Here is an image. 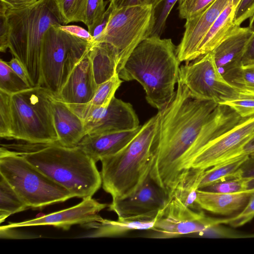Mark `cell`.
<instances>
[{"label":"cell","mask_w":254,"mask_h":254,"mask_svg":"<svg viewBox=\"0 0 254 254\" xmlns=\"http://www.w3.org/2000/svg\"><path fill=\"white\" fill-rule=\"evenodd\" d=\"M171 103L158 112L151 179L171 197L182 172L209 142L241 122L231 108L193 98L179 80Z\"/></svg>","instance_id":"obj_1"},{"label":"cell","mask_w":254,"mask_h":254,"mask_svg":"<svg viewBox=\"0 0 254 254\" xmlns=\"http://www.w3.org/2000/svg\"><path fill=\"white\" fill-rule=\"evenodd\" d=\"M180 63L171 39L153 35L138 45L118 75L123 81L138 82L148 103L159 111L174 97Z\"/></svg>","instance_id":"obj_2"},{"label":"cell","mask_w":254,"mask_h":254,"mask_svg":"<svg viewBox=\"0 0 254 254\" xmlns=\"http://www.w3.org/2000/svg\"><path fill=\"white\" fill-rule=\"evenodd\" d=\"M22 141L2 145L17 152L74 197H92L101 187V173L96 163L77 146Z\"/></svg>","instance_id":"obj_3"},{"label":"cell","mask_w":254,"mask_h":254,"mask_svg":"<svg viewBox=\"0 0 254 254\" xmlns=\"http://www.w3.org/2000/svg\"><path fill=\"white\" fill-rule=\"evenodd\" d=\"M158 120L157 113L141 125L138 132L123 149L100 160L102 187L112 199L134 194L149 176Z\"/></svg>","instance_id":"obj_4"},{"label":"cell","mask_w":254,"mask_h":254,"mask_svg":"<svg viewBox=\"0 0 254 254\" xmlns=\"http://www.w3.org/2000/svg\"><path fill=\"white\" fill-rule=\"evenodd\" d=\"M8 48L25 67L32 87L41 86V55L43 39L49 27L64 25L55 0H38L19 10L7 9Z\"/></svg>","instance_id":"obj_5"},{"label":"cell","mask_w":254,"mask_h":254,"mask_svg":"<svg viewBox=\"0 0 254 254\" xmlns=\"http://www.w3.org/2000/svg\"><path fill=\"white\" fill-rule=\"evenodd\" d=\"M0 174L29 208H41L74 197L17 152L2 145Z\"/></svg>","instance_id":"obj_6"},{"label":"cell","mask_w":254,"mask_h":254,"mask_svg":"<svg viewBox=\"0 0 254 254\" xmlns=\"http://www.w3.org/2000/svg\"><path fill=\"white\" fill-rule=\"evenodd\" d=\"M54 97L42 86L11 95L12 139L34 143L58 142L52 110Z\"/></svg>","instance_id":"obj_7"},{"label":"cell","mask_w":254,"mask_h":254,"mask_svg":"<svg viewBox=\"0 0 254 254\" xmlns=\"http://www.w3.org/2000/svg\"><path fill=\"white\" fill-rule=\"evenodd\" d=\"M92 43L51 25L44 34L41 55V86L57 97Z\"/></svg>","instance_id":"obj_8"},{"label":"cell","mask_w":254,"mask_h":254,"mask_svg":"<svg viewBox=\"0 0 254 254\" xmlns=\"http://www.w3.org/2000/svg\"><path fill=\"white\" fill-rule=\"evenodd\" d=\"M155 11L152 5L113 8L107 26L97 42L108 43L116 49L118 74L134 49L151 35L155 23Z\"/></svg>","instance_id":"obj_9"},{"label":"cell","mask_w":254,"mask_h":254,"mask_svg":"<svg viewBox=\"0 0 254 254\" xmlns=\"http://www.w3.org/2000/svg\"><path fill=\"white\" fill-rule=\"evenodd\" d=\"M178 80L193 98L219 104L252 94L224 78L215 65L211 52L180 66Z\"/></svg>","instance_id":"obj_10"},{"label":"cell","mask_w":254,"mask_h":254,"mask_svg":"<svg viewBox=\"0 0 254 254\" xmlns=\"http://www.w3.org/2000/svg\"><path fill=\"white\" fill-rule=\"evenodd\" d=\"M66 104L83 120L86 134L130 130L140 126L132 105L115 97L105 107Z\"/></svg>","instance_id":"obj_11"},{"label":"cell","mask_w":254,"mask_h":254,"mask_svg":"<svg viewBox=\"0 0 254 254\" xmlns=\"http://www.w3.org/2000/svg\"><path fill=\"white\" fill-rule=\"evenodd\" d=\"M221 218L206 215L202 210H194L172 196L160 212L153 227L155 238H170L193 233H201L221 224Z\"/></svg>","instance_id":"obj_12"},{"label":"cell","mask_w":254,"mask_h":254,"mask_svg":"<svg viewBox=\"0 0 254 254\" xmlns=\"http://www.w3.org/2000/svg\"><path fill=\"white\" fill-rule=\"evenodd\" d=\"M254 134V115L244 118L237 126L207 144L191 160L189 168L207 169L238 157L245 142Z\"/></svg>","instance_id":"obj_13"},{"label":"cell","mask_w":254,"mask_h":254,"mask_svg":"<svg viewBox=\"0 0 254 254\" xmlns=\"http://www.w3.org/2000/svg\"><path fill=\"white\" fill-rule=\"evenodd\" d=\"M169 199L149 176L134 194L124 199H112L108 207L118 218L151 220L157 218Z\"/></svg>","instance_id":"obj_14"},{"label":"cell","mask_w":254,"mask_h":254,"mask_svg":"<svg viewBox=\"0 0 254 254\" xmlns=\"http://www.w3.org/2000/svg\"><path fill=\"white\" fill-rule=\"evenodd\" d=\"M108 206L92 197L83 198L79 203L69 208L53 212L33 219L17 223H9L2 226L5 228H16L22 227L51 225L68 230L73 225H93L97 227L104 219L99 213Z\"/></svg>","instance_id":"obj_15"},{"label":"cell","mask_w":254,"mask_h":254,"mask_svg":"<svg viewBox=\"0 0 254 254\" xmlns=\"http://www.w3.org/2000/svg\"><path fill=\"white\" fill-rule=\"evenodd\" d=\"M230 0H215L201 12L186 20L182 40L177 47L180 62L199 57V46L206 34Z\"/></svg>","instance_id":"obj_16"},{"label":"cell","mask_w":254,"mask_h":254,"mask_svg":"<svg viewBox=\"0 0 254 254\" xmlns=\"http://www.w3.org/2000/svg\"><path fill=\"white\" fill-rule=\"evenodd\" d=\"M88 51L74 67L56 97L66 104L88 103L95 94L97 85Z\"/></svg>","instance_id":"obj_17"},{"label":"cell","mask_w":254,"mask_h":254,"mask_svg":"<svg viewBox=\"0 0 254 254\" xmlns=\"http://www.w3.org/2000/svg\"><path fill=\"white\" fill-rule=\"evenodd\" d=\"M253 33L248 27L240 26L211 51L215 65L225 79L241 66L244 52Z\"/></svg>","instance_id":"obj_18"},{"label":"cell","mask_w":254,"mask_h":254,"mask_svg":"<svg viewBox=\"0 0 254 254\" xmlns=\"http://www.w3.org/2000/svg\"><path fill=\"white\" fill-rule=\"evenodd\" d=\"M141 127L130 130L86 134L76 146L96 163L123 149L138 132Z\"/></svg>","instance_id":"obj_19"},{"label":"cell","mask_w":254,"mask_h":254,"mask_svg":"<svg viewBox=\"0 0 254 254\" xmlns=\"http://www.w3.org/2000/svg\"><path fill=\"white\" fill-rule=\"evenodd\" d=\"M52 110L58 142L66 147L76 146L86 134L83 120L55 96L52 100Z\"/></svg>","instance_id":"obj_20"},{"label":"cell","mask_w":254,"mask_h":254,"mask_svg":"<svg viewBox=\"0 0 254 254\" xmlns=\"http://www.w3.org/2000/svg\"><path fill=\"white\" fill-rule=\"evenodd\" d=\"M254 191V190L224 193L199 189L196 202L201 210L226 217H232L244 208Z\"/></svg>","instance_id":"obj_21"},{"label":"cell","mask_w":254,"mask_h":254,"mask_svg":"<svg viewBox=\"0 0 254 254\" xmlns=\"http://www.w3.org/2000/svg\"><path fill=\"white\" fill-rule=\"evenodd\" d=\"M241 0H230L214 22L199 48V57L211 52L238 27L234 22L235 13Z\"/></svg>","instance_id":"obj_22"},{"label":"cell","mask_w":254,"mask_h":254,"mask_svg":"<svg viewBox=\"0 0 254 254\" xmlns=\"http://www.w3.org/2000/svg\"><path fill=\"white\" fill-rule=\"evenodd\" d=\"M88 54L97 85L118 74V55L112 45L106 42L93 43Z\"/></svg>","instance_id":"obj_23"},{"label":"cell","mask_w":254,"mask_h":254,"mask_svg":"<svg viewBox=\"0 0 254 254\" xmlns=\"http://www.w3.org/2000/svg\"><path fill=\"white\" fill-rule=\"evenodd\" d=\"M205 170L195 168H189L185 170L172 196L176 197L193 209L201 210L196 204V199L197 192Z\"/></svg>","instance_id":"obj_24"},{"label":"cell","mask_w":254,"mask_h":254,"mask_svg":"<svg viewBox=\"0 0 254 254\" xmlns=\"http://www.w3.org/2000/svg\"><path fill=\"white\" fill-rule=\"evenodd\" d=\"M157 218L151 220L118 218L117 220H111L104 219L96 227L98 228L96 234L99 237H117L133 231L151 230Z\"/></svg>","instance_id":"obj_25"},{"label":"cell","mask_w":254,"mask_h":254,"mask_svg":"<svg viewBox=\"0 0 254 254\" xmlns=\"http://www.w3.org/2000/svg\"><path fill=\"white\" fill-rule=\"evenodd\" d=\"M30 208L0 174V222L16 213Z\"/></svg>","instance_id":"obj_26"},{"label":"cell","mask_w":254,"mask_h":254,"mask_svg":"<svg viewBox=\"0 0 254 254\" xmlns=\"http://www.w3.org/2000/svg\"><path fill=\"white\" fill-rule=\"evenodd\" d=\"M248 157V155L239 156L206 169L200 183L199 189L234 175Z\"/></svg>","instance_id":"obj_27"},{"label":"cell","mask_w":254,"mask_h":254,"mask_svg":"<svg viewBox=\"0 0 254 254\" xmlns=\"http://www.w3.org/2000/svg\"><path fill=\"white\" fill-rule=\"evenodd\" d=\"M31 88L8 65L0 60V90L13 95Z\"/></svg>","instance_id":"obj_28"},{"label":"cell","mask_w":254,"mask_h":254,"mask_svg":"<svg viewBox=\"0 0 254 254\" xmlns=\"http://www.w3.org/2000/svg\"><path fill=\"white\" fill-rule=\"evenodd\" d=\"M123 81L118 74H116L110 79L98 85L93 97L88 103L97 106H107Z\"/></svg>","instance_id":"obj_29"},{"label":"cell","mask_w":254,"mask_h":254,"mask_svg":"<svg viewBox=\"0 0 254 254\" xmlns=\"http://www.w3.org/2000/svg\"><path fill=\"white\" fill-rule=\"evenodd\" d=\"M64 24L82 22L86 0H55Z\"/></svg>","instance_id":"obj_30"},{"label":"cell","mask_w":254,"mask_h":254,"mask_svg":"<svg viewBox=\"0 0 254 254\" xmlns=\"http://www.w3.org/2000/svg\"><path fill=\"white\" fill-rule=\"evenodd\" d=\"M225 80L241 90L254 95V64L241 66Z\"/></svg>","instance_id":"obj_31"},{"label":"cell","mask_w":254,"mask_h":254,"mask_svg":"<svg viewBox=\"0 0 254 254\" xmlns=\"http://www.w3.org/2000/svg\"><path fill=\"white\" fill-rule=\"evenodd\" d=\"M11 95L0 90V136L12 139Z\"/></svg>","instance_id":"obj_32"},{"label":"cell","mask_w":254,"mask_h":254,"mask_svg":"<svg viewBox=\"0 0 254 254\" xmlns=\"http://www.w3.org/2000/svg\"><path fill=\"white\" fill-rule=\"evenodd\" d=\"M244 180L237 177L235 174L219 180L200 190L207 191L230 193L246 190Z\"/></svg>","instance_id":"obj_33"},{"label":"cell","mask_w":254,"mask_h":254,"mask_svg":"<svg viewBox=\"0 0 254 254\" xmlns=\"http://www.w3.org/2000/svg\"><path fill=\"white\" fill-rule=\"evenodd\" d=\"M109 1L86 0L82 20L90 31L104 13Z\"/></svg>","instance_id":"obj_34"},{"label":"cell","mask_w":254,"mask_h":254,"mask_svg":"<svg viewBox=\"0 0 254 254\" xmlns=\"http://www.w3.org/2000/svg\"><path fill=\"white\" fill-rule=\"evenodd\" d=\"M215 0H179V17L187 19L205 10Z\"/></svg>","instance_id":"obj_35"},{"label":"cell","mask_w":254,"mask_h":254,"mask_svg":"<svg viewBox=\"0 0 254 254\" xmlns=\"http://www.w3.org/2000/svg\"><path fill=\"white\" fill-rule=\"evenodd\" d=\"M179 0H163L155 9V23L151 35L159 36L163 34L167 18L176 3Z\"/></svg>","instance_id":"obj_36"},{"label":"cell","mask_w":254,"mask_h":254,"mask_svg":"<svg viewBox=\"0 0 254 254\" xmlns=\"http://www.w3.org/2000/svg\"><path fill=\"white\" fill-rule=\"evenodd\" d=\"M254 218V191L244 208L237 215L221 218V224L228 225L233 228L241 227Z\"/></svg>","instance_id":"obj_37"},{"label":"cell","mask_w":254,"mask_h":254,"mask_svg":"<svg viewBox=\"0 0 254 254\" xmlns=\"http://www.w3.org/2000/svg\"><path fill=\"white\" fill-rule=\"evenodd\" d=\"M222 104L230 107L243 118L254 115V95L250 94Z\"/></svg>","instance_id":"obj_38"},{"label":"cell","mask_w":254,"mask_h":254,"mask_svg":"<svg viewBox=\"0 0 254 254\" xmlns=\"http://www.w3.org/2000/svg\"><path fill=\"white\" fill-rule=\"evenodd\" d=\"M201 236L217 238H246L248 234L240 232L218 224L200 233Z\"/></svg>","instance_id":"obj_39"},{"label":"cell","mask_w":254,"mask_h":254,"mask_svg":"<svg viewBox=\"0 0 254 254\" xmlns=\"http://www.w3.org/2000/svg\"><path fill=\"white\" fill-rule=\"evenodd\" d=\"M7 9L6 4L0 1V51L3 53L8 48L9 25L6 14Z\"/></svg>","instance_id":"obj_40"},{"label":"cell","mask_w":254,"mask_h":254,"mask_svg":"<svg viewBox=\"0 0 254 254\" xmlns=\"http://www.w3.org/2000/svg\"><path fill=\"white\" fill-rule=\"evenodd\" d=\"M254 12V0H241L237 8L235 16V24L241 26L246 20L250 18Z\"/></svg>","instance_id":"obj_41"},{"label":"cell","mask_w":254,"mask_h":254,"mask_svg":"<svg viewBox=\"0 0 254 254\" xmlns=\"http://www.w3.org/2000/svg\"><path fill=\"white\" fill-rule=\"evenodd\" d=\"M113 8L112 5L109 4L101 18L89 31L92 37V43L97 42L101 37L107 26Z\"/></svg>","instance_id":"obj_42"},{"label":"cell","mask_w":254,"mask_h":254,"mask_svg":"<svg viewBox=\"0 0 254 254\" xmlns=\"http://www.w3.org/2000/svg\"><path fill=\"white\" fill-rule=\"evenodd\" d=\"M163 0H108L113 8L141 5H152L155 9Z\"/></svg>","instance_id":"obj_43"},{"label":"cell","mask_w":254,"mask_h":254,"mask_svg":"<svg viewBox=\"0 0 254 254\" xmlns=\"http://www.w3.org/2000/svg\"><path fill=\"white\" fill-rule=\"evenodd\" d=\"M235 175L244 180L254 178V155L248 156Z\"/></svg>","instance_id":"obj_44"},{"label":"cell","mask_w":254,"mask_h":254,"mask_svg":"<svg viewBox=\"0 0 254 254\" xmlns=\"http://www.w3.org/2000/svg\"><path fill=\"white\" fill-rule=\"evenodd\" d=\"M61 29L77 37L85 39L93 43L91 35L88 31L82 27L74 25H59Z\"/></svg>","instance_id":"obj_45"},{"label":"cell","mask_w":254,"mask_h":254,"mask_svg":"<svg viewBox=\"0 0 254 254\" xmlns=\"http://www.w3.org/2000/svg\"><path fill=\"white\" fill-rule=\"evenodd\" d=\"M7 64L30 87H33L25 67L17 58H12Z\"/></svg>","instance_id":"obj_46"},{"label":"cell","mask_w":254,"mask_h":254,"mask_svg":"<svg viewBox=\"0 0 254 254\" xmlns=\"http://www.w3.org/2000/svg\"><path fill=\"white\" fill-rule=\"evenodd\" d=\"M253 64H254V32L246 46L241 62V66Z\"/></svg>","instance_id":"obj_47"},{"label":"cell","mask_w":254,"mask_h":254,"mask_svg":"<svg viewBox=\"0 0 254 254\" xmlns=\"http://www.w3.org/2000/svg\"><path fill=\"white\" fill-rule=\"evenodd\" d=\"M0 1L6 4L8 9L19 10L34 4L38 0H0Z\"/></svg>","instance_id":"obj_48"},{"label":"cell","mask_w":254,"mask_h":254,"mask_svg":"<svg viewBox=\"0 0 254 254\" xmlns=\"http://www.w3.org/2000/svg\"><path fill=\"white\" fill-rule=\"evenodd\" d=\"M253 155H254V134L243 145L238 154V156Z\"/></svg>","instance_id":"obj_49"},{"label":"cell","mask_w":254,"mask_h":254,"mask_svg":"<svg viewBox=\"0 0 254 254\" xmlns=\"http://www.w3.org/2000/svg\"><path fill=\"white\" fill-rule=\"evenodd\" d=\"M244 187L246 190H254V178L244 180Z\"/></svg>","instance_id":"obj_50"},{"label":"cell","mask_w":254,"mask_h":254,"mask_svg":"<svg viewBox=\"0 0 254 254\" xmlns=\"http://www.w3.org/2000/svg\"><path fill=\"white\" fill-rule=\"evenodd\" d=\"M248 28L252 32H254V12L252 16L250 18V22Z\"/></svg>","instance_id":"obj_51"},{"label":"cell","mask_w":254,"mask_h":254,"mask_svg":"<svg viewBox=\"0 0 254 254\" xmlns=\"http://www.w3.org/2000/svg\"><path fill=\"white\" fill-rule=\"evenodd\" d=\"M254 238V234H248L247 238Z\"/></svg>","instance_id":"obj_52"}]
</instances>
